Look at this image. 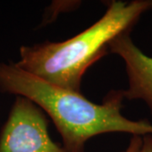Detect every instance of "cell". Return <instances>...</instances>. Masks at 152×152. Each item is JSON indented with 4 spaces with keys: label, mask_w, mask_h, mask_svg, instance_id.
<instances>
[{
    "label": "cell",
    "mask_w": 152,
    "mask_h": 152,
    "mask_svg": "<svg viewBox=\"0 0 152 152\" xmlns=\"http://www.w3.org/2000/svg\"><path fill=\"white\" fill-rule=\"evenodd\" d=\"M0 91L27 98L48 114L68 152H84L91 138L106 133L152 134L150 122L130 120L122 114L124 91H113L102 104L93 103L80 92L45 81L16 63H0Z\"/></svg>",
    "instance_id": "obj_1"
},
{
    "label": "cell",
    "mask_w": 152,
    "mask_h": 152,
    "mask_svg": "<svg viewBox=\"0 0 152 152\" xmlns=\"http://www.w3.org/2000/svg\"><path fill=\"white\" fill-rule=\"evenodd\" d=\"M151 9L152 0L112 1L99 20L70 39L20 47L16 64L45 81L80 92L87 69L107 54L114 39L130 32L142 15Z\"/></svg>",
    "instance_id": "obj_2"
},
{
    "label": "cell",
    "mask_w": 152,
    "mask_h": 152,
    "mask_svg": "<svg viewBox=\"0 0 152 152\" xmlns=\"http://www.w3.org/2000/svg\"><path fill=\"white\" fill-rule=\"evenodd\" d=\"M42 110L16 96L0 134V152H68L52 140Z\"/></svg>",
    "instance_id": "obj_3"
},
{
    "label": "cell",
    "mask_w": 152,
    "mask_h": 152,
    "mask_svg": "<svg viewBox=\"0 0 152 152\" xmlns=\"http://www.w3.org/2000/svg\"><path fill=\"white\" fill-rule=\"evenodd\" d=\"M109 51L124 59L129 80V88L124 91L129 100L144 101L152 113V58L145 55L130 38L129 32L116 37Z\"/></svg>",
    "instance_id": "obj_4"
},
{
    "label": "cell",
    "mask_w": 152,
    "mask_h": 152,
    "mask_svg": "<svg viewBox=\"0 0 152 152\" xmlns=\"http://www.w3.org/2000/svg\"><path fill=\"white\" fill-rule=\"evenodd\" d=\"M143 138L140 135H133L129 146L124 152H139L142 146Z\"/></svg>",
    "instance_id": "obj_5"
},
{
    "label": "cell",
    "mask_w": 152,
    "mask_h": 152,
    "mask_svg": "<svg viewBox=\"0 0 152 152\" xmlns=\"http://www.w3.org/2000/svg\"><path fill=\"white\" fill-rule=\"evenodd\" d=\"M142 146L139 152H152V134L142 136Z\"/></svg>",
    "instance_id": "obj_6"
}]
</instances>
